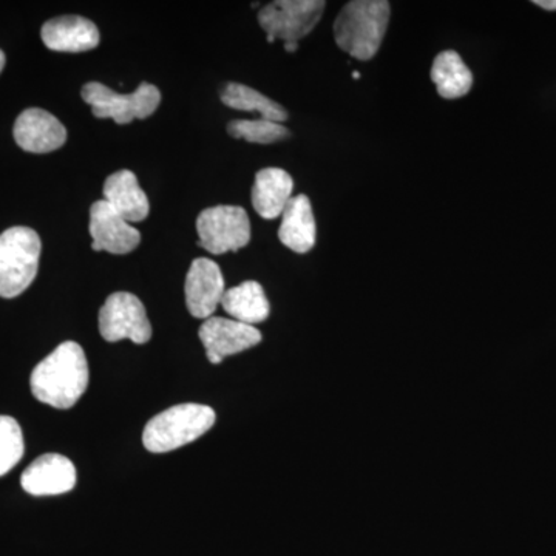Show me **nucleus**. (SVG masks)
<instances>
[{"label": "nucleus", "mask_w": 556, "mask_h": 556, "mask_svg": "<svg viewBox=\"0 0 556 556\" xmlns=\"http://www.w3.org/2000/svg\"><path fill=\"white\" fill-rule=\"evenodd\" d=\"M33 396L42 404L68 409L78 404L89 387V364L76 342H64L33 369Z\"/></svg>", "instance_id": "obj_1"}, {"label": "nucleus", "mask_w": 556, "mask_h": 556, "mask_svg": "<svg viewBox=\"0 0 556 556\" xmlns=\"http://www.w3.org/2000/svg\"><path fill=\"white\" fill-rule=\"evenodd\" d=\"M390 16L391 7L387 0H354L346 3L334 22L339 49L354 60H372L386 38Z\"/></svg>", "instance_id": "obj_2"}, {"label": "nucleus", "mask_w": 556, "mask_h": 556, "mask_svg": "<svg viewBox=\"0 0 556 556\" xmlns=\"http://www.w3.org/2000/svg\"><path fill=\"white\" fill-rule=\"evenodd\" d=\"M214 409L200 404H181L153 417L142 433L150 453L174 452L197 441L214 427Z\"/></svg>", "instance_id": "obj_3"}, {"label": "nucleus", "mask_w": 556, "mask_h": 556, "mask_svg": "<svg viewBox=\"0 0 556 556\" xmlns=\"http://www.w3.org/2000/svg\"><path fill=\"white\" fill-rule=\"evenodd\" d=\"M40 249L38 232L24 226L0 236V298L14 299L27 291L38 274Z\"/></svg>", "instance_id": "obj_4"}, {"label": "nucleus", "mask_w": 556, "mask_h": 556, "mask_svg": "<svg viewBox=\"0 0 556 556\" xmlns=\"http://www.w3.org/2000/svg\"><path fill=\"white\" fill-rule=\"evenodd\" d=\"M80 94L97 118L113 119L116 124L149 118L160 108L161 102V91L148 83H142L129 94L116 93L104 84L89 83L83 87Z\"/></svg>", "instance_id": "obj_5"}, {"label": "nucleus", "mask_w": 556, "mask_h": 556, "mask_svg": "<svg viewBox=\"0 0 556 556\" xmlns=\"http://www.w3.org/2000/svg\"><path fill=\"white\" fill-rule=\"evenodd\" d=\"M201 248L215 255L240 251L251 241V222L240 206H215L197 218Z\"/></svg>", "instance_id": "obj_6"}, {"label": "nucleus", "mask_w": 556, "mask_h": 556, "mask_svg": "<svg viewBox=\"0 0 556 556\" xmlns=\"http://www.w3.org/2000/svg\"><path fill=\"white\" fill-rule=\"evenodd\" d=\"M325 7L324 0H277L260 10L258 24L270 38L298 42L316 28Z\"/></svg>", "instance_id": "obj_7"}, {"label": "nucleus", "mask_w": 556, "mask_h": 556, "mask_svg": "<svg viewBox=\"0 0 556 556\" xmlns=\"http://www.w3.org/2000/svg\"><path fill=\"white\" fill-rule=\"evenodd\" d=\"M100 332L110 343L129 339L137 345H144L152 339V325L137 295L115 292L100 311Z\"/></svg>", "instance_id": "obj_8"}, {"label": "nucleus", "mask_w": 556, "mask_h": 556, "mask_svg": "<svg viewBox=\"0 0 556 556\" xmlns=\"http://www.w3.org/2000/svg\"><path fill=\"white\" fill-rule=\"evenodd\" d=\"M199 336L208 362L214 365L222 364L226 357L236 356L262 342V332L257 328L225 317L207 318L201 325Z\"/></svg>", "instance_id": "obj_9"}, {"label": "nucleus", "mask_w": 556, "mask_h": 556, "mask_svg": "<svg viewBox=\"0 0 556 556\" xmlns=\"http://www.w3.org/2000/svg\"><path fill=\"white\" fill-rule=\"evenodd\" d=\"M90 236L93 239V251H105L115 255L130 254L141 241V233L121 217L118 212L113 211L105 200L91 204Z\"/></svg>", "instance_id": "obj_10"}, {"label": "nucleus", "mask_w": 556, "mask_h": 556, "mask_svg": "<svg viewBox=\"0 0 556 556\" xmlns=\"http://www.w3.org/2000/svg\"><path fill=\"white\" fill-rule=\"evenodd\" d=\"M186 305L190 316L211 318L225 295V278L217 263L208 258L193 260L186 277Z\"/></svg>", "instance_id": "obj_11"}, {"label": "nucleus", "mask_w": 556, "mask_h": 556, "mask_svg": "<svg viewBox=\"0 0 556 556\" xmlns=\"http://www.w3.org/2000/svg\"><path fill=\"white\" fill-rule=\"evenodd\" d=\"M21 485L33 496H56L76 485V468L68 457L47 453L22 473Z\"/></svg>", "instance_id": "obj_12"}, {"label": "nucleus", "mask_w": 556, "mask_h": 556, "mask_svg": "<svg viewBox=\"0 0 556 556\" xmlns=\"http://www.w3.org/2000/svg\"><path fill=\"white\" fill-rule=\"evenodd\" d=\"M14 139L25 152L49 153L65 144L67 130L46 110L28 109L14 124Z\"/></svg>", "instance_id": "obj_13"}, {"label": "nucleus", "mask_w": 556, "mask_h": 556, "mask_svg": "<svg viewBox=\"0 0 556 556\" xmlns=\"http://www.w3.org/2000/svg\"><path fill=\"white\" fill-rule=\"evenodd\" d=\"M47 49L61 53H84L100 46V31L93 22L80 16H61L46 22L40 31Z\"/></svg>", "instance_id": "obj_14"}, {"label": "nucleus", "mask_w": 556, "mask_h": 556, "mask_svg": "<svg viewBox=\"0 0 556 556\" xmlns=\"http://www.w3.org/2000/svg\"><path fill=\"white\" fill-rule=\"evenodd\" d=\"M278 239L298 254H306L316 244L317 226L313 206L306 195L292 197L281 214Z\"/></svg>", "instance_id": "obj_15"}, {"label": "nucleus", "mask_w": 556, "mask_h": 556, "mask_svg": "<svg viewBox=\"0 0 556 556\" xmlns=\"http://www.w3.org/2000/svg\"><path fill=\"white\" fill-rule=\"evenodd\" d=\"M104 200L130 225L149 217V199L134 172L119 170L110 175L105 179Z\"/></svg>", "instance_id": "obj_16"}, {"label": "nucleus", "mask_w": 556, "mask_h": 556, "mask_svg": "<svg viewBox=\"0 0 556 556\" xmlns=\"http://www.w3.org/2000/svg\"><path fill=\"white\" fill-rule=\"evenodd\" d=\"M294 181L287 170L268 167L255 175L252 188V206L260 217L276 219L281 217L285 207L292 199Z\"/></svg>", "instance_id": "obj_17"}, {"label": "nucleus", "mask_w": 556, "mask_h": 556, "mask_svg": "<svg viewBox=\"0 0 556 556\" xmlns=\"http://www.w3.org/2000/svg\"><path fill=\"white\" fill-rule=\"evenodd\" d=\"M222 306L233 320L251 325V327L265 321L270 313L269 300L266 298L265 289L258 281L252 280L228 289L223 295Z\"/></svg>", "instance_id": "obj_18"}, {"label": "nucleus", "mask_w": 556, "mask_h": 556, "mask_svg": "<svg viewBox=\"0 0 556 556\" xmlns=\"http://www.w3.org/2000/svg\"><path fill=\"white\" fill-rule=\"evenodd\" d=\"M431 79L445 100L466 97L473 87V75L456 51H442L431 67Z\"/></svg>", "instance_id": "obj_19"}, {"label": "nucleus", "mask_w": 556, "mask_h": 556, "mask_svg": "<svg viewBox=\"0 0 556 556\" xmlns=\"http://www.w3.org/2000/svg\"><path fill=\"white\" fill-rule=\"evenodd\" d=\"M222 101L233 110L257 112L262 115V119L273 121V123L281 124L288 119V112L280 104L243 84H228L223 90Z\"/></svg>", "instance_id": "obj_20"}, {"label": "nucleus", "mask_w": 556, "mask_h": 556, "mask_svg": "<svg viewBox=\"0 0 556 556\" xmlns=\"http://www.w3.org/2000/svg\"><path fill=\"white\" fill-rule=\"evenodd\" d=\"M230 137L247 139L254 144H274L289 137V130L283 124L273 123L268 119H237L229 123Z\"/></svg>", "instance_id": "obj_21"}, {"label": "nucleus", "mask_w": 556, "mask_h": 556, "mask_svg": "<svg viewBox=\"0 0 556 556\" xmlns=\"http://www.w3.org/2000/svg\"><path fill=\"white\" fill-rule=\"evenodd\" d=\"M24 452V434L20 424L13 417L0 416V477H5L20 464Z\"/></svg>", "instance_id": "obj_22"}, {"label": "nucleus", "mask_w": 556, "mask_h": 556, "mask_svg": "<svg viewBox=\"0 0 556 556\" xmlns=\"http://www.w3.org/2000/svg\"><path fill=\"white\" fill-rule=\"evenodd\" d=\"M536 7L547 11H556V0H535Z\"/></svg>", "instance_id": "obj_23"}, {"label": "nucleus", "mask_w": 556, "mask_h": 556, "mask_svg": "<svg viewBox=\"0 0 556 556\" xmlns=\"http://www.w3.org/2000/svg\"><path fill=\"white\" fill-rule=\"evenodd\" d=\"M285 50L289 51V53H294V51L299 50L298 42H285Z\"/></svg>", "instance_id": "obj_24"}, {"label": "nucleus", "mask_w": 556, "mask_h": 556, "mask_svg": "<svg viewBox=\"0 0 556 556\" xmlns=\"http://www.w3.org/2000/svg\"><path fill=\"white\" fill-rule=\"evenodd\" d=\"M5 53H3L2 50H0V73H2L3 67H5Z\"/></svg>", "instance_id": "obj_25"}, {"label": "nucleus", "mask_w": 556, "mask_h": 556, "mask_svg": "<svg viewBox=\"0 0 556 556\" xmlns=\"http://www.w3.org/2000/svg\"><path fill=\"white\" fill-rule=\"evenodd\" d=\"M353 78H354V79H358V78H361V73L354 72V73H353Z\"/></svg>", "instance_id": "obj_26"}]
</instances>
